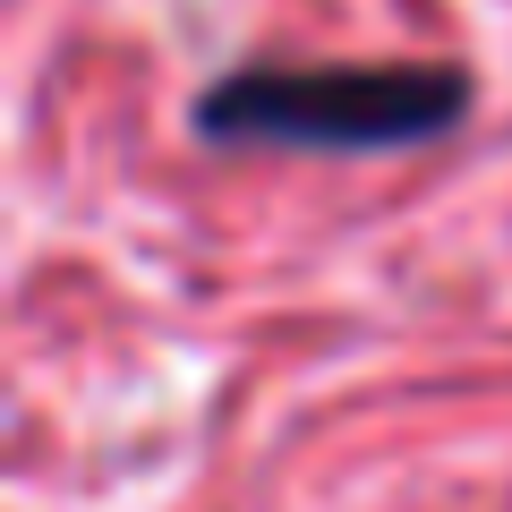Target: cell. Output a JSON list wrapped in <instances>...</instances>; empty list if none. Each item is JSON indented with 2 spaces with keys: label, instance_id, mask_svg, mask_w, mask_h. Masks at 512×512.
Returning <instances> with one entry per match:
<instances>
[{
  "label": "cell",
  "instance_id": "6da1fadb",
  "mask_svg": "<svg viewBox=\"0 0 512 512\" xmlns=\"http://www.w3.org/2000/svg\"><path fill=\"white\" fill-rule=\"evenodd\" d=\"M478 111L461 60H248L197 86L188 128L205 146H299V154H393L436 146Z\"/></svg>",
  "mask_w": 512,
  "mask_h": 512
}]
</instances>
